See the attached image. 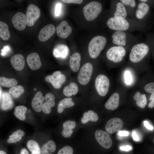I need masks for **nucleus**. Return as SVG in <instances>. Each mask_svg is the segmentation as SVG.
I'll list each match as a JSON object with an SVG mask.
<instances>
[{
	"instance_id": "dca6fc26",
	"label": "nucleus",
	"mask_w": 154,
	"mask_h": 154,
	"mask_svg": "<svg viewBox=\"0 0 154 154\" xmlns=\"http://www.w3.org/2000/svg\"><path fill=\"white\" fill-rule=\"evenodd\" d=\"M13 106V102L9 93L4 92L0 97V107L4 110L11 108Z\"/></svg>"
},
{
	"instance_id": "f704fd0d",
	"label": "nucleus",
	"mask_w": 154,
	"mask_h": 154,
	"mask_svg": "<svg viewBox=\"0 0 154 154\" xmlns=\"http://www.w3.org/2000/svg\"><path fill=\"white\" fill-rule=\"evenodd\" d=\"M27 146L29 150L31 152L41 151L38 144L34 140H29L27 143Z\"/></svg>"
},
{
	"instance_id": "20e7f679",
	"label": "nucleus",
	"mask_w": 154,
	"mask_h": 154,
	"mask_svg": "<svg viewBox=\"0 0 154 154\" xmlns=\"http://www.w3.org/2000/svg\"><path fill=\"white\" fill-rule=\"evenodd\" d=\"M93 72V67L91 63L88 62L84 64L80 68L77 79L81 84L86 85L90 81Z\"/></svg>"
},
{
	"instance_id": "393cba45",
	"label": "nucleus",
	"mask_w": 154,
	"mask_h": 154,
	"mask_svg": "<svg viewBox=\"0 0 154 154\" xmlns=\"http://www.w3.org/2000/svg\"><path fill=\"white\" fill-rule=\"evenodd\" d=\"M74 103L70 98H66L60 101L57 106V112L59 113H62L65 109L73 106Z\"/></svg>"
},
{
	"instance_id": "c756f323",
	"label": "nucleus",
	"mask_w": 154,
	"mask_h": 154,
	"mask_svg": "<svg viewBox=\"0 0 154 154\" xmlns=\"http://www.w3.org/2000/svg\"><path fill=\"white\" fill-rule=\"evenodd\" d=\"M149 9L148 5L145 3H140L138 5V9L136 13V17L138 19L142 18L148 12Z\"/></svg>"
},
{
	"instance_id": "f8f14e48",
	"label": "nucleus",
	"mask_w": 154,
	"mask_h": 154,
	"mask_svg": "<svg viewBox=\"0 0 154 154\" xmlns=\"http://www.w3.org/2000/svg\"><path fill=\"white\" fill-rule=\"evenodd\" d=\"M12 21L14 27L19 31L24 30L27 24L26 15L23 13L18 12L13 17Z\"/></svg>"
},
{
	"instance_id": "cd10ccee",
	"label": "nucleus",
	"mask_w": 154,
	"mask_h": 154,
	"mask_svg": "<svg viewBox=\"0 0 154 154\" xmlns=\"http://www.w3.org/2000/svg\"><path fill=\"white\" fill-rule=\"evenodd\" d=\"M133 98L136 101L137 105L141 108H144L147 104V100L145 94H142L139 92H136Z\"/></svg>"
},
{
	"instance_id": "1a4fd4ad",
	"label": "nucleus",
	"mask_w": 154,
	"mask_h": 154,
	"mask_svg": "<svg viewBox=\"0 0 154 154\" xmlns=\"http://www.w3.org/2000/svg\"><path fill=\"white\" fill-rule=\"evenodd\" d=\"M66 80L65 76L59 71L54 72L52 75H48L45 78V81L50 83L56 89L60 88Z\"/></svg>"
},
{
	"instance_id": "2f4dec72",
	"label": "nucleus",
	"mask_w": 154,
	"mask_h": 154,
	"mask_svg": "<svg viewBox=\"0 0 154 154\" xmlns=\"http://www.w3.org/2000/svg\"><path fill=\"white\" fill-rule=\"evenodd\" d=\"M27 108L25 106L19 105L16 107L15 109L14 114L15 117L23 121L26 118L25 114Z\"/></svg>"
},
{
	"instance_id": "0eeeda50",
	"label": "nucleus",
	"mask_w": 154,
	"mask_h": 154,
	"mask_svg": "<svg viewBox=\"0 0 154 154\" xmlns=\"http://www.w3.org/2000/svg\"><path fill=\"white\" fill-rule=\"evenodd\" d=\"M40 9L37 6L33 4L29 5L26 13L27 25L29 27L33 26L40 17Z\"/></svg>"
},
{
	"instance_id": "5fc2aeb1",
	"label": "nucleus",
	"mask_w": 154,
	"mask_h": 154,
	"mask_svg": "<svg viewBox=\"0 0 154 154\" xmlns=\"http://www.w3.org/2000/svg\"><path fill=\"white\" fill-rule=\"evenodd\" d=\"M31 154H41L40 152H31Z\"/></svg>"
},
{
	"instance_id": "39448f33",
	"label": "nucleus",
	"mask_w": 154,
	"mask_h": 154,
	"mask_svg": "<svg viewBox=\"0 0 154 154\" xmlns=\"http://www.w3.org/2000/svg\"><path fill=\"white\" fill-rule=\"evenodd\" d=\"M110 86V81L108 78L103 74H100L96 78L95 87L100 96H105L108 92Z\"/></svg>"
},
{
	"instance_id": "de8ad7c7",
	"label": "nucleus",
	"mask_w": 154,
	"mask_h": 154,
	"mask_svg": "<svg viewBox=\"0 0 154 154\" xmlns=\"http://www.w3.org/2000/svg\"><path fill=\"white\" fill-rule=\"evenodd\" d=\"M119 148L121 150L128 151L132 149V147L129 145L122 146L120 147Z\"/></svg>"
},
{
	"instance_id": "2eb2a0df",
	"label": "nucleus",
	"mask_w": 154,
	"mask_h": 154,
	"mask_svg": "<svg viewBox=\"0 0 154 154\" xmlns=\"http://www.w3.org/2000/svg\"><path fill=\"white\" fill-rule=\"evenodd\" d=\"M27 62L29 68L33 70L38 69L41 66L39 56L36 52L29 54L27 58Z\"/></svg>"
},
{
	"instance_id": "f3484780",
	"label": "nucleus",
	"mask_w": 154,
	"mask_h": 154,
	"mask_svg": "<svg viewBox=\"0 0 154 154\" xmlns=\"http://www.w3.org/2000/svg\"><path fill=\"white\" fill-rule=\"evenodd\" d=\"M41 92H37L35 95L31 102V106L34 110L37 112H40L42 110L44 97Z\"/></svg>"
},
{
	"instance_id": "a211bd4d",
	"label": "nucleus",
	"mask_w": 154,
	"mask_h": 154,
	"mask_svg": "<svg viewBox=\"0 0 154 154\" xmlns=\"http://www.w3.org/2000/svg\"><path fill=\"white\" fill-rule=\"evenodd\" d=\"M10 62L16 70L20 71L24 68L25 60L23 56L20 54H17L12 56L10 59Z\"/></svg>"
},
{
	"instance_id": "864d4df0",
	"label": "nucleus",
	"mask_w": 154,
	"mask_h": 154,
	"mask_svg": "<svg viewBox=\"0 0 154 154\" xmlns=\"http://www.w3.org/2000/svg\"><path fill=\"white\" fill-rule=\"evenodd\" d=\"M7 142L9 143H16L17 142L16 141L11 138L8 139Z\"/></svg>"
},
{
	"instance_id": "473e14b6",
	"label": "nucleus",
	"mask_w": 154,
	"mask_h": 154,
	"mask_svg": "<svg viewBox=\"0 0 154 154\" xmlns=\"http://www.w3.org/2000/svg\"><path fill=\"white\" fill-rule=\"evenodd\" d=\"M17 84V80L13 78H8L4 77H0V84L2 86L11 87Z\"/></svg>"
},
{
	"instance_id": "7c9ffc66",
	"label": "nucleus",
	"mask_w": 154,
	"mask_h": 154,
	"mask_svg": "<svg viewBox=\"0 0 154 154\" xmlns=\"http://www.w3.org/2000/svg\"><path fill=\"white\" fill-rule=\"evenodd\" d=\"M10 35L7 25L3 22H0V37L4 40H8Z\"/></svg>"
},
{
	"instance_id": "6ab92c4d",
	"label": "nucleus",
	"mask_w": 154,
	"mask_h": 154,
	"mask_svg": "<svg viewBox=\"0 0 154 154\" xmlns=\"http://www.w3.org/2000/svg\"><path fill=\"white\" fill-rule=\"evenodd\" d=\"M119 96L117 93H113L110 97L105 104L106 108L111 110L117 108L119 104Z\"/></svg>"
},
{
	"instance_id": "aec40b11",
	"label": "nucleus",
	"mask_w": 154,
	"mask_h": 154,
	"mask_svg": "<svg viewBox=\"0 0 154 154\" xmlns=\"http://www.w3.org/2000/svg\"><path fill=\"white\" fill-rule=\"evenodd\" d=\"M126 34L123 31H117L112 35L114 43L119 46H125L126 44Z\"/></svg>"
},
{
	"instance_id": "bb28decb",
	"label": "nucleus",
	"mask_w": 154,
	"mask_h": 154,
	"mask_svg": "<svg viewBox=\"0 0 154 154\" xmlns=\"http://www.w3.org/2000/svg\"><path fill=\"white\" fill-rule=\"evenodd\" d=\"M127 15V11L123 4L120 2L118 3L114 13V17L117 19H125Z\"/></svg>"
},
{
	"instance_id": "b1692460",
	"label": "nucleus",
	"mask_w": 154,
	"mask_h": 154,
	"mask_svg": "<svg viewBox=\"0 0 154 154\" xmlns=\"http://www.w3.org/2000/svg\"><path fill=\"white\" fill-rule=\"evenodd\" d=\"M78 91V85L75 82H72L65 87L63 92V94L66 96L71 97L76 94Z\"/></svg>"
},
{
	"instance_id": "a878e982",
	"label": "nucleus",
	"mask_w": 154,
	"mask_h": 154,
	"mask_svg": "<svg viewBox=\"0 0 154 154\" xmlns=\"http://www.w3.org/2000/svg\"><path fill=\"white\" fill-rule=\"evenodd\" d=\"M98 117L96 113L92 110H89L83 114V117L82 118L81 121L83 124L86 123L89 121L93 122L97 121Z\"/></svg>"
},
{
	"instance_id": "ddd939ff",
	"label": "nucleus",
	"mask_w": 154,
	"mask_h": 154,
	"mask_svg": "<svg viewBox=\"0 0 154 154\" xmlns=\"http://www.w3.org/2000/svg\"><path fill=\"white\" fill-rule=\"evenodd\" d=\"M55 31L56 28L52 24H49L45 26L39 32V40L42 42L46 41L53 35Z\"/></svg>"
},
{
	"instance_id": "72a5a7b5",
	"label": "nucleus",
	"mask_w": 154,
	"mask_h": 154,
	"mask_svg": "<svg viewBox=\"0 0 154 154\" xmlns=\"http://www.w3.org/2000/svg\"><path fill=\"white\" fill-rule=\"evenodd\" d=\"M24 92L23 87L21 85L15 86L11 87L9 90V93L15 98H18Z\"/></svg>"
},
{
	"instance_id": "6e6d98bb",
	"label": "nucleus",
	"mask_w": 154,
	"mask_h": 154,
	"mask_svg": "<svg viewBox=\"0 0 154 154\" xmlns=\"http://www.w3.org/2000/svg\"><path fill=\"white\" fill-rule=\"evenodd\" d=\"M0 154H6V153L4 151L1 150L0 151Z\"/></svg>"
},
{
	"instance_id": "c03bdc74",
	"label": "nucleus",
	"mask_w": 154,
	"mask_h": 154,
	"mask_svg": "<svg viewBox=\"0 0 154 154\" xmlns=\"http://www.w3.org/2000/svg\"><path fill=\"white\" fill-rule=\"evenodd\" d=\"M62 2L67 3H76L80 4L82 3L83 0H62Z\"/></svg>"
},
{
	"instance_id": "7ed1b4c3",
	"label": "nucleus",
	"mask_w": 154,
	"mask_h": 154,
	"mask_svg": "<svg viewBox=\"0 0 154 154\" xmlns=\"http://www.w3.org/2000/svg\"><path fill=\"white\" fill-rule=\"evenodd\" d=\"M149 50L148 46L144 43L135 45L132 48L129 54L130 60L134 63L140 61L147 54Z\"/></svg>"
},
{
	"instance_id": "c85d7f7f",
	"label": "nucleus",
	"mask_w": 154,
	"mask_h": 154,
	"mask_svg": "<svg viewBox=\"0 0 154 154\" xmlns=\"http://www.w3.org/2000/svg\"><path fill=\"white\" fill-rule=\"evenodd\" d=\"M56 145L52 140H49L44 144L42 147L41 152L42 154H52L51 153L55 151Z\"/></svg>"
},
{
	"instance_id": "4be33fe9",
	"label": "nucleus",
	"mask_w": 154,
	"mask_h": 154,
	"mask_svg": "<svg viewBox=\"0 0 154 154\" xmlns=\"http://www.w3.org/2000/svg\"><path fill=\"white\" fill-rule=\"evenodd\" d=\"M76 125L75 122L73 121L67 120L65 121L63 124V129L62 135L65 138H68L72 135L73 130Z\"/></svg>"
},
{
	"instance_id": "9d476101",
	"label": "nucleus",
	"mask_w": 154,
	"mask_h": 154,
	"mask_svg": "<svg viewBox=\"0 0 154 154\" xmlns=\"http://www.w3.org/2000/svg\"><path fill=\"white\" fill-rule=\"evenodd\" d=\"M95 134L96 140L102 147L106 149H108L111 147L112 141L107 132L98 130L96 131Z\"/></svg>"
},
{
	"instance_id": "f03ea898",
	"label": "nucleus",
	"mask_w": 154,
	"mask_h": 154,
	"mask_svg": "<svg viewBox=\"0 0 154 154\" xmlns=\"http://www.w3.org/2000/svg\"><path fill=\"white\" fill-rule=\"evenodd\" d=\"M102 9L101 4L96 1H92L83 7V12L86 19L90 21L95 19L99 15Z\"/></svg>"
},
{
	"instance_id": "423d86ee",
	"label": "nucleus",
	"mask_w": 154,
	"mask_h": 154,
	"mask_svg": "<svg viewBox=\"0 0 154 154\" xmlns=\"http://www.w3.org/2000/svg\"><path fill=\"white\" fill-rule=\"evenodd\" d=\"M125 54V49L122 46H114L110 48L106 53V56L110 60L115 62H121Z\"/></svg>"
},
{
	"instance_id": "f257e3e1",
	"label": "nucleus",
	"mask_w": 154,
	"mask_h": 154,
	"mask_svg": "<svg viewBox=\"0 0 154 154\" xmlns=\"http://www.w3.org/2000/svg\"><path fill=\"white\" fill-rule=\"evenodd\" d=\"M106 38L102 36H97L90 41L88 46V51L90 56L96 58L104 48L106 43Z\"/></svg>"
},
{
	"instance_id": "a19ab883",
	"label": "nucleus",
	"mask_w": 154,
	"mask_h": 154,
	"mask_svg": "<svg viewBox=\"0 0 154 154\" xmlns=\"http://www.w3.org/2000/svg\"><path fill=\"white\" fill-rule=\"evenodd\" d=\"M51 108L49 103L46 101L43 105L42 111L46 114H49L51 112Z\"/></svg>"
},
{
	"instance_id": "bf43d9fd",
	"label": "nucleus",
	"mask_w": 154,
	"mask_h": 154,
	"mask_svg": "<svg viewBox=\"0 0 154 154\" xmlns=\"http://www.w3.org/2000/svg\"><path fill=\"white\" fill-rule=\"evenodd\" d=\"M153 142H154V139H153Z\"/></svg>"
},
{
	"instance_id": "4d7b16f0",
	"label": "nucleus",
	"mask_w": 154,
	"mask_h": 154,
	"mask_svg": "<svg viewBox=\"0 0 154 154\" xmlns=\"http://www.w3.org/2000/svg\"><path fill=\"white\" fill-rule=\"evenodd\" d=\"M139 1H142V2H145L147 1V0H139Z\"/></svg>"
},
{
	"instance_id": "4468645a",
	"label": "nucleus",
	"mask_w": 154,
	"mask_h": 154,
	"mask_svg": "<svg viewBox=\"0 0 154 154\" xmlns=\"http://www.w3.org/2000/svg\"><path fill=\"white\" fill-rule=\"evenodd\" d=\"M58 36L61 38H66L71 34L72 30L66 21H62L56 28Z\"/></svg>"
},
{
	"instance_id": "49530a36",
	"label": "nucleus",
	"mask_w": 154,
	"mask_h": 154,
	"mask_svg": "<svg viewBox=\"0 0 154 154\" xmlns=\"http://www.w3.org/2000/svg\"><path fill=\"white\" fill-rule=\"evenodd\" d=\"M149 100L150 101L148 104V107L150 108L154 107V95L151 94L150 96Z\"/></svg>"
},
{
	"instance_id": "3c124183",
	"label": "nucleus",
	"mask_w": 154,
	"mask_h": 154,
	"mask_svg": "<svg viewBox=\"0 0 154 154\" xmlns=\"http://www.w3.org/2000/svg\"><path fill=\"white\" fill-rule=\"evenodd\" d=\"M132 136L133 139L135 141H138L139 140V138L138 135L134 131H133L132 133Z\"/></svg>"
},
{
	"instance_id": "4c0bfd02",
	"label": "nucleus",
	"mask_w": 154,
	"mask_h": 154,
	"mask_svg": "<svg viewBox=\"0 0 154 154\" xmlns=\"http://www.w3.org/2000/svg\"><path fill=\"white\" fill-rule=\"evenodd\" d=\"M73 148L68 145L63 147L58 151L57 154H73Z\"/></svg>"
},
{
	"instance_id": "5701e85b",
	"label": "nucleus",
	"mask_w": 154,
	"mask_h": 154,
	"mask_svg": "<svg viewBox=\"0 0 154 154\" xmlns=\"http://www.w3.org/2000/svg\"><path fill=\"white\" fill-rule=\"evenodd\" d=\"M80 60L81 56L78 52H75L70 56V66L71 69L74 72H77L79 70Z\"/></svg>"
},
{
	"instance_id": "a18cd8bd",
	"label": "nucleus",
	"mask_w": 154,
	"mask_h": 154,
	"mask_svg": "<svg viewBox=\"0 0 154 154\" xmlns=\"http://www.w3.org/2000/svg\"><path fill=\"white\" fill-rule=\"evenodd\" d=\"M61 7V4L60 3H57L56 6L55 14L56 16L59 15L60 12Z\"/></svg>"
},
{
	"instance_id": "9b49d317",
	"label": "nucleus",
	"mask_w": 154,
	"mask_h": 154,
	"mask_svg": "<svg viewBox=\"0 0 154 154\" xmlns=\"http://www.w3.org/2000/svg\"><path fill=\"white\" fill-rule=\"evenodd\" d=\"M123 121L121 119L117 117L112 118L106 123L105 129L109 134H112L119 131L123 127Z\"/></svg>"
},
{
	"instance_id": "ea45409f",
	"label": "nucleus",
	"mask_w": 154,
	"mask_h": 154,
	"mask_svg": "<svg viewBox=\"0 0 154 154\" xmlns=\"http://www.w3.org/2000/svg\"><path fill=\"white\" fill-rule=\"evenodd\" d=\"M124 78L126 84L128 85L131 84L132 81V77L129 71H127L125 72Z\"/></svg>"
},
{
	"instance_id": "603ef678",
	"label": "nucleus",
	"mask_w": 154,
	"mask_h": 154,
	"mask_svg": "<svg viewBox=\"0 0 154 154\" xmlns=\"http://www.w3.org/2000/svg\"><path fill=\"white\" fill-rule=\"evenodd\" d=\"M19 154H29L28 151L25 148L21 149Z\"/></svg>"
},
{
	"instance_id": "8fccbe9b",
	"label": "nucleus",
	"mask_w": 154,
	"mask_h": 154,
	"mask_svg": "<svg viewBox=\"0 0 154 154\" xmlns=\"http://www.w3.org/2000/svg\"><path fill=\"white\" fill-rule=\"evenodd\" d=\"M119 135L121 136H126L128 135L129 133L128 131H120L118 133Z\"/></svg>"
},
{
	"instance_id": "c9c22d12",
	"label": "nucleus",
	"mask_w": 154,
	"mask_h": 154,
	"mask_svg": "<svg viewBox=\"0 0 154 154\" xmlns=\"http://www.w3.org/2000/svg\"><path fill=\"white\" fill-rule=\"evenodd\" d=\"M24 135V132L22 130L19 129L11 135L9 137V138H11L17 142H19Z\"/></svg>"
},
{
	"instance_id": "6e6552de",
	"label": "nucleus",
	"mask_w": 154,
	"mask_h": 154,
	"mask_svg": "<svg viewBox=\"0 0 154 154\" xmlns=\"http://www.w3.org/2000/svg\"><path fill=\"white\" fill-rule=\"evenodd\" d=\"M107 25L110 29L117 31L126 30L129 27V24L126 19L114 17L110 18L107 22Z\"/></svg>"
},
{
	"instance_id": "13d9d810",
	"label": "nucleus",
	"mask_w": 154,
	"mask_h": 154,
	"mask_svg": "<svg viewBox=\"0 0 154 154\" xmlns=\"http://www.w3.org/2000/svg\"><path fill=\"white\" fill-rule=\"evenodd\" d=\"M36 90V88H35L34 89V90L35 91Z\"/></svg>"
},
{
	"instance_id": "58836bf2",
	"label": "nucleus",
	"mask_w": 154,
	"mask_h": 154,
	"mask_svg": "<svg viewBox=\"0 0 154 154\" xmlns=\"http://www.w3.org/2000/svg\"><path fill=\"white\" fill-rule=\"evenodd\" d=\"M144 90L146 92L154 95V82L147 84L144 87Z\"/></svg>"
},
{
	"instance_id": "412c9836",
	"label": "nucleus",
	"mask_w": 154,
	"mask_h": 154,
	"mask_svg": "<svg viewBox=\"0 0 154 154\" xmlns=\"http://www.w3.org/2000/svg\"><path fill=\"white\" fill-rule=\"evenodd\" d=\"M69 53V48L66 45L59 44L54 48L53 54L54 56L57 58H66Z\"/></svg>"
},
{
	"instance_id": "79ce46f5",
	"label": "nucleus",
	"mask_w": 154,
	"mask_h": 154,
	"mask_svg": "<svg viewBox=\"0 0 154 154\" xmlns=\"http://www.w3.org/2000/svg\"><path fill=\"white\" fill-rule=\"evenodd\" d=\"M120 1L123 4L129 5L131 7H134L135 5V1L134 0H121Z\"/></svg>"
},
{
	"instance_id": "09e8293b",
	"label": "nucleus",
	"mask_w": 154,
	"mask_h": 154,
	"mask_svg": "<svg viewBox=\"0 0 154 154\" xmlns=\"http://www.w3.org/2000/svg\"><path fill=\"white\" fill-rule=\"evenodd\" d=\"M144 126L146 128L149 130H152L153 129V127L151 125H150L147 121H145L143 122Z\"/></svg>"
},
{
	"instance_id": "37998d69",
	"label": "nucleus",
	"mask_w": 154,
	"mask_h": 154,
	"mask_svg": "<svg viewBox=\"0 0 154 154\" xmlns=\"http://www.w3.org/2000/svg\"><path fill=\"white\" fill-rule=\"evenodd\" d=\"M10 51V48L9 46H5L1 50V55L3 56H5Z\"/></svg>"
},
{
	"instance_id": "e433bc0d",
	"label": "nucleus",
	"mask_w": 154,
	"mask_h": 154,
	"mask_svg": "<svg viewBox=\"0 0 154 154\" xmlns=\"http://www.w3.org/2000/svg\"><path fill=\"white\" fill-rule=\"evenodd\" d=\"M45 100L46 102L49 103L51 108L55 106V97L52 93H47L45 97Z\"/></svg>"
}]
</instances>
